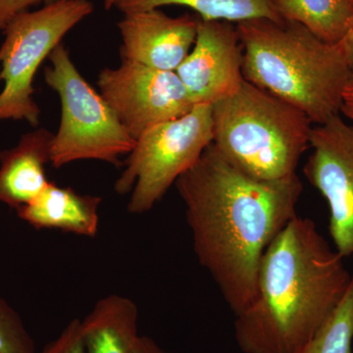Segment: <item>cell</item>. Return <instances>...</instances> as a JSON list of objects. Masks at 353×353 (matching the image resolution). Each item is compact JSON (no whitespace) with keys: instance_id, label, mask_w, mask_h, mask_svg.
<instances>
[{"instance_id":"obj_1","label":"cell","mask_w":353,"mask_h":353,"mask_svg":"<svg viewBox=\"0 0 353 353\" xmlns=\"http://www.w3.org/2000/svg\"><path fill=\"white\" fill-rule=\"evenodd\" d=\"M199 264L234 315L252 303L265 250L296 218L303 185L248 175L213 143L175 183Z\"/></svg>"},{"instance_id":"obj_20","label":"cell","mask_w":353,"mask_h":353,"mask_svg":"<svg viewBox=\"0 0 353 353\" xmlns=\"http://www.w3.org/2000/svg\"><path fill=\"white\" fill-rule=\"evenodd\" d=\"M41 2L43 0H0V31L3 32L20 14Z\"/></svg>"},{"instance_id":"obj_18","label":"cell","mask_w":353,"mask_h":353,"mask_svg":"<svg viewBox=\"0 0 353 353\" xmlns=\"http://www.w3.org/2000/svg\"><path fill=\"white\" fill-rule=\"evenodd\" d=\"M0 353H37L22 317L0 294Z\"/></svg>"},{"instance_id":"obj_15","label":"cell","mask_w":353,"mask_h":353,"mask_svg":"<svg viewBox=\"0 0 353 353\" xmlns=\"http://www.w3.org/2000/svg\"><path fill=\"white\" fill-rule=\"evenodd\" d=\"M283 20L304 26L318 38L340 43L353 16V0H273Z\"/></svg>"},{"instance_id":"obj_8","label":"cell","mask_w":353,"mask_h":353,"mask_svg":"<svg viewBox=\"0 0 353 353\" xmlns=\"http://www.w3.org/2000/svg\"><path fill=\"white\" fill-rule=\"evenodd\" d=\"M99 94L134 141L150 128L189 113L194 104L176 72L122 59L97 79Z\"/></svg>"},{"instance_id":"obj_23","label":"cell","mask_w":353,"mask_h":353,"mask_svg":"<svg viewBox=\"0 0 353 353\" xmlns=\"http://www.w3.org/2000/svg\"><path fill=\"white\" fill-rule=\"evenodd\" d=\"M339 44H340L341 50L345 52L348 63L353 68V16L347 34H345V36L343 37V39H341Z\"/></svg>"},{"instance_id":"obj_5","label":"cell","mask_w":353,"mask_h":353,"mask_svg":"<svg viewBox=\"0 0 353 353\" xmlns=\"http://www.w3.org/2000/svg\"><path fill=\"white\" fill-rule=\"evenodd\" d=\"M44 70V82L59 97L61 119L51 145L50 164L60 168L80 160L121 166L137 141L103 97L83 79L64 44H58Z\"/></svg>"},{"instance_id":"obj_2","label":"cell","mask_w":353,"mask_h":353,"mask_svg":"<svg viewBox=\"0 0 353 353\" xmlns=\"http://www.w3.org/2000/svg\"><path fill=\"white\" fill-rule=\"evenodd\" d=\"M309 218H294L265 250L252 303L236 316L243 353H292L322 328L352 276Z\"/></svg>"},{"instance_id":"obj_22","label":"cell","mask_w":353,"mask_h":353,"mask_svg":"<svg viewBox=\"0 0 353 353\" xmlns=\"http://www.w3.org/2000/svg\"><path fill=\"white\" fill-rule=\"evenodd\" d=\"M131 353H172L167 352L163 347L152 340L150 336H139L136 345L132 348Z\"/></svg>"},{"instance_id":"obj_16","label":"cell","mask_w":353,"mask_h":353,"mask_svg":"<svg viewBox=\"0 0 353 353\" xmlns=\"http://www.w3.org/2000/svg\"><path fill=\"white\" fill-rule=\"evenodd\" d=\"M168 6H187L196 11L201 19L234 24L257 18L283 21L273 0H118L114 7L128 14Z\"/></svg>"},{"instance_id":"obj_13","label":"cell","mask_w":353,"mask_h":353,"mask_svg":"<svg viewBox=\"0 0 353 353\" xmlns=\"http://www.w3.org/2000/svg\"><path fill=\"white\" fill-rule=\"evenodd\" d=\"M101 197L81 194L72 188L50 183L34 201L16 210L18 217L37 230H58L94 238L99 232Z\"/></svg>"},{"instance_id":"obj_24","label":"cell","mask_w":353,"mask_h":353,"mask_svg":"<svg viewBox=\"0 0 353 353\" xmlns=\"http://www.w3.org/2000/svg\"><path fill=\"white\" fill-rule=\"evenodd\" d=\"M118 0H104V8L106 10H110L111 8L115 6V3Z\"/></svg>"},{"instance_id":"obj_4","label":"cell","mask_w":353,"mask_h":353,"mask_svg":"<svg viewBox=\"0 0 353 353\" xmlns=\"http://www.w3.org/2000/svg\"><path fill=\"white\" fill-rule=\"evenodd\" d=\"M213 145L248 175L281 180L296 174L310 148L312 124L299 109L243 81L212 105Z\"/></svg>"},{"instance_id":"obj_10","label":"cell","mask_w":353,"mask_h":353,"mask_svg":"<svg viewBox=\"0 0 353 353\" xmlns=\"http://www.w3.org/2000/svg\"><path fill=\"white\" fill-rule=\"evenodd\" d=\"M176 73L194 105H213L234 94L245 81L236 24L199 17L194 48Z\"/></svg>"},{"instance_id":"obj_25","label":"cell","mask_w":353,"mask_h":353,"mask_svg":"<svg viewBox=\"0 0 353 353\" xmlns=\"http://www.w3.org/2000/svg\"><path fill=\"white\" fill-rule=\"evenodd\" d=\"M59 1H65V0H43V3L50 4V3H55V2H59Z\"/></svg>"},{"instance_id":"obj_11","label":"cell","mask_w":353,"mask_h":353,"mask_svg":"<svg viewBox=\"0 0 353 353\" xmlns=\"http://www.w3.org/2000/svg\"><path fill=\"white\" fill-rule=\"evenodd\" d=\"M199 16L170 17L159 8L124 14L118 22L122 59L176 72L196 41Z\"/></svg>"},{"instance_id":"obj_17","label":"cell","mask_w":353,"mask_h":353,"mask_svg":"<svg viewBox=\"0 0 353 353\" xmlns=\"http://www.w3.org/2000/svg\"><path fill=\"white\" fill-rule=\"evenodd\" d=\"M353 276L341 303L315 336L292 353H352Z\"/></svg>"},{"instance_id":"obj_7","label":"cell","mask_w":353,"mask_h":353,"mask_svg":"<svg viewBox=\"0 0 353 353\" xmlns=\"http://www.w3.org/2000/svg\"><path fill=\"white\" fill-rule=\"evenodd\" d=\"M94 9L90 0H65L20 14L7 26L0 46V123L26 121L39 126L41 109L34 99L37 71Z\"/></svg>"},{"instance_id":"obj_3","label":"cell","mask_w":353,"mask_h":353,"mask_svg":"<svg viewBox=\"0 0 353 353\" xmlns=\"http://www.w3.org/2000/svg\"><path fill=\"white\" fill-rule=\"evenodd\" d=\"M243 75L321 125L341 115L352 67L340 44L318 38L292 21L257 18L236 23Z\"/></svg>"},{"instance_id":"obj_6","label":"cell","mask_w":353,"mask_h":353,"mask_svg":"<svg viewBox=\"0 0 353 353\" xmlns=\"http://www.w3.org/2000/svg\"><path fill=\"white\" fill-rule=\"evenodd\" d=\"M212 143V105L196 104L182 117L158 124L139 137L114 190L131 194V214H145Z\"/></svg>"},{"instance_id":"obj_19","label":"cell","mask_w":353,"mask_h":353,"mask_svg":"<svg viewBox=\"0 0 353 353\" xmlns=\"http://www.w3.org/2000/svg\"><path fill=\"white\" fill-rule=\"evenodd\" d=\"M39 353H85L81 331V320H72L61 334Z\"/></svg>"},{"instance_id":"obj_12","label":"cell","mask_w":353,"mask_h":353,"mask_svg":"<svg viewBox=\"0 0 353 353\" xmlns=\"http://www.w3.org/2000/svg\"><path fill=\"white\" fill-rule=\"evenodd\" d=\"M53 137L50 130L38 128L0 152V203L18 210L46 190Z\"/></svg>"},{"instance_id":"obj_14","label":"cell","mask_w":353,"mask_h":353,"mask_svg":"<svg viewBox=\"0 0 353 353\" xmlns=\"http://www.w3.org/2000/svg\"><path fill=\"white\" fill-rule=\"evenodd\" d=\"M139 310L126 296L99 299L81 320L85 353H131L138 341Z\"/></svg>"},{"instance_id":"obj_21","label":"cell","mask_w":353,"mask_h":353,"mask_svg":"<svg viewBox=\"0 0 353 353\" xmlns=\"http://www.w3.org/2000/svg\"><path fill=\"white\" fill-rule=\"evenodd\" d=\"M341 113L345 115L353 124V68L348 77L345 87L343 88V99H341Z\"/></svg>"},{"instance_id":"obj_9","label":"cell","mask_w":353,"mask_h":353,"mask_svg":"<svg viewBox=\"0 0 353 353\" xmlns=\"http://www.w3.org/2000/svg\"><path fill=\"white\" fill-rule=\"evenodd\" d=\"M303 173L328 203L329 233L336 252L353 257V124L341 115L312 128Z\"/></svg>"}]
</instances>
